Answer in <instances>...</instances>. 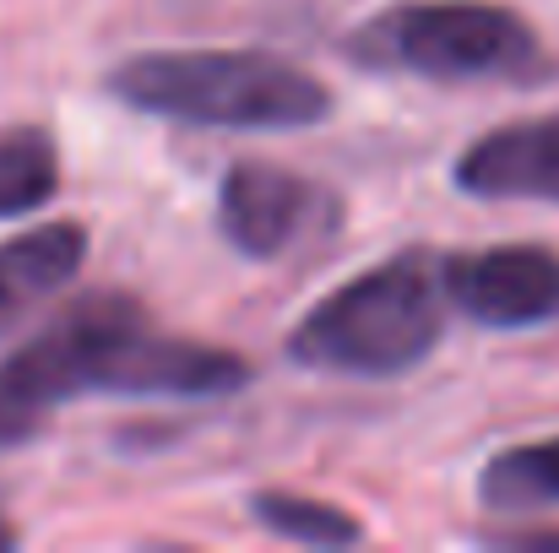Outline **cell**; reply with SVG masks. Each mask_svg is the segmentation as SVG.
Returning <instances> with one entry per match:
<instances>
[{"mask_svg":"<svg viewBox=\"0 0 559 553\" xmlns=\"http://www.w3.org/2000/svg\"><path fill=\"white\" fill-rule=\"evenodd\" d=\"M239 385H250L239 353L158 337L131 293H87L0 359V445L33 440L71 396H228Z\"/></svg>","mask_w":559,"mask_h":553,"instance_id":"obj_1","label":"cell"},{"mask_svg":"<svg viewBox=\"0 0 559 553\" xmlns=\"http://www.w3.org/2000/svg\"><path fill=\"white\" fill-rule=\"evenodd\" d=\"M109 93L142 115L212 131H305L332 109L321 76L261 49H147L109 71Z\"/></svg>","mask_w":559,"mask_h":553,"instance_id":"obj_2","label":"cell"},{"mask_svg":"<svg viewBox=\"0 0 559 553\" xmlns=\"http://www.w3.org/2000/svg\"><path fill=\"white\" fill-rule=\"evenodd\" d=\"M445 272L429 250H402L326 293L294 332L288 359L321 374L391 380L424 364L445 332Z\"/></svg>","mask_w":559,"mask_h":553,"instance_id":"obj_3","label":"cell"},{"mask_svg":"<svg viewBox=\"0 0 559 553\" xmlns=\"http://www.w3.org/2000/svg\"><path fill=\"white\" fill-rule=\"evenodd\" d=\"M348 60L365 71H402L424 82H516L555 76V55L533 22L489 0H402L348 33Z\"/></svg>","mask_w":559,"mask_h":553,"instance_id":"obj_4","label":"cell"},{"mask_svg":"<svg viewBox=\"0 0 559 553\" xmlns=\"http://www.w3.org/2000/svg\"><path fill=\"white\" fill-rule=\"evenodd\" d=\"M337 223V201L321 184L299 180L272 164H234L217 190V228L250 261H277L294 244L326 233Z\"/></svg>","mask_w":559,"mask_h":553,"instance_id":"obj_5","label":"cell"},{"mask_svg":"<svg viewBox=\"0 0 559 553\" xmlns=\"http://www.w3.org/2000/svg\"><path fill=\"white\" fill-rule=\"evenodd\" d=\"M445 299L495 332H522L559 321V255L544 244H495L445 255Z\"/></svg>","mask_w":559,"mask_h":553,"instance_id":"obj_6","label":"cell"},{"mask_svg":"<svg viewBox=\"0 0 559 553\" xmlns=\"http://www.w3.org/2000/svg\"><path fill=\"white\" fill-rule=\"evenodd\" d=\"M451 180L462 195H478V201L559 206V115H533V120L484 131L473 147H462Z\"/></svg>","mask_w":559,"mask_h":553,"instance_id":"obj_7","label":"cell"},{"mask_svg":"<svg viewBox=\"0 0 559 553\" xmlns=\"http://www.w3.org/2000/svg\"><path fill=\"white\" fill-rule=\"evenodd\" d=\"M87 261V228L82 223H44L22 239L0 244V315H16L22 304L66 288Z\"/></svg>","mask_w":559,"mask_h":553,"instance_id":"obj_8","label":"cell"},{"mask_svg":"<svg viewBox=\"0 0 559 553\" xmlns=\"http://www.w3.org/2000/svg\"><path fill=\"white\" fill-rule=\"evenodd\" d=\"M478 500L500 516H527V510L559 505V440L511 445L489 456V467L478 472Z\"/></svg>","mask_w":559,"mask_h":553,"instance_id":"obj_9","label":"cell"},{"mask_svg":"<svg viewBox=\"0 0 559 553\" xmlns=\"http://www.w3.org/2000/svg\"><path fill=\"white\" fill-rule=\"evenodd\" d=\"M250 516L266 532H277L288 543H305V549H354V543H365V527L343 505H326V500H310V494H288V489L250 494Z\"/></svg>","mask_w":559,"mask_h":553,"instance_id":"obj_10","label":"cell"},{"mask_svg":"<svg viewBox=\"0 0 559 553\" xmlns=\"http://www.w3.org/2000/svg\"><path fill=\"white\" fill-rule=\"evenodd\" d=\"M60 190V153L44 125H16L0 136V217H22Z\"/></svg>","mask_w":559,"mask_h":553,"instance_id":"obj_11","label":"cell"},{"mask_svg":"<svg viewBox=\"0 0 559 553\" xmlns=\"http://www.w3.org/2000/svg\"><path fill=\"white\" fill-rule=\"evenodd\" d=\"M500 543H522V549H559V532H506Z\"/></svg>","mask_w":559,"mask_h":553,"instance_id":"obj_12","label":"cell"},{"mask_svg":"<svg viewBox=\"0 0 559 553\" xmlns=\"http://www.w3.org/2000/svg\"><path fill=\"white\" fill-rule=\"evenodd\" d=\"M5 543H11V532H5V527H0V549H5Z\"/></svg>","mask_w":559,"mask_h":553,"instance_id":"obj_13","label":"cell"}]
</instances>
